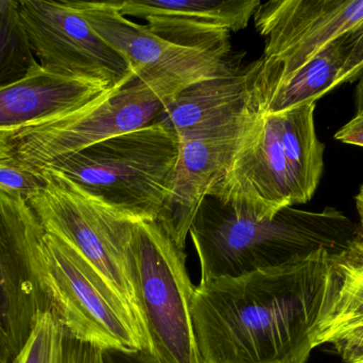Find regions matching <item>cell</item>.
I'll use <instances>...</instances> for the list:
<instances>
[{
    "mask_svg": "<svg viewBox=\"0 0 363 363\" xmlns=\"http://www.w3.org/2000/svg\"><path fill=\"white\" fill-rule=\"evenodd\" d=\"M363 255L320 249L304 259L200 283L191 300L203 363H306Z\"/></svg>",
    "mask_w": 363,
    "mask_h": 363,
    "instance_id": "1",
    "label": "cell"
},
{
    "mask_svg": "<svg viewBox=\"0 0 363 363\" xmlns=\"http://www.w3.org/2000/svg\"><path fill=\"white\" fill-rule=\"evenodd\" d=\"M189 234L205 283L277 268L320 249L345 255L357 240L358 227L330 207L321 212L287 207L272 219H258L206 196Z\"/></svg>",
    "mask_w": 363,
    "mask_h": 363,
    "instance_id": "2",
    "label": "cell"
},
{
    "mask_svg": "<svg viewBox=\"0 0 363 363\" xmlns=\"http://www.w3.org/2000/svg\"><path fill=\"white\" fill-rule=\"evenodd\" d=\"M179 146L172 130L153 123L86 147L46 170L61 173L127 219L157 221L169 193Z\"/></svg>",
    "mask_w": 363,
    "mask_h": 363,
    "instance_id": "3",
    "label": "cell"
},
{
    "mask_svg": "<svg viewBox=\"0 0 363 363\" xmlns=\"http://www.w3.org/2000/svg\"><path fill=\"white\" fill-rule=\"evenodd\" d=\"M127 261L146 354L157 363H203L192 325L196 288L186 270L184 249L157 221H138Z\"/></svg>",
    "mask_w": 363,
    "mask_h": 363,
    "instance_id": "4",
    "label": "cell"
},
{
    "mask_svg": "<svg viewBox=\"0 0 363 363\" xmlns=\"http://www.w3.org/2000/svg\"><path fill=\"white\" fill-rule=\"evenodd\" d=\"M45 232L23 198L0 190V363H11L38 317L53 310Z\"/></svg>",
    "mask_w": 363,
    "mask_h": 363,
    "instance_id": "5",
    "label": "cell"
},
{
    "mask_svg": "<svg viewBox=\"0 0 363 363\" xmlns=\"http://www.w3.org/2000/svg\"><path fill=\"white\" fill-rule=\"evenodd\" d=\"M45 258L53 310L72 334L106 351L146 353L138 318L81 254L46 232Z\"/></svg>",
    "mask_w": 363,
    "mask_h": 363,
    "instance_id": "6",
    "label": "cell"
},
{
    "mask_svg": "<svg viewBox=\"0 0 363 363\" xmlns=\"http://www.w3.org/2000/svg\"><path fill=\"white\" fill-rule=\"evenodd\" d=\"M44 174L46 187L28 204L45 232L81 254L138 320L127 261L135 222L98 202L61 173L46 170Z\"/></svg>",
    "mask_w": 363,
    "mask_h": 363,
    "instance_id": "7",
    "label": "cell"
},
{
    "mask_svg": "<svg viewBox=\"0 0 363 363\" xmlns=\"http://www.w3.org/2000/svg\"><path fill=\"white\" fill-rule=\"evenodd\" d=\"M264 38L254 61L252 100L313 61L363 21V0H270L253 16Z\"/></svg>",
    "mask_w": 363,
    "mask_h": 363,
    "instance_id": "8",
    "label": "cell"
},
{
    "mask_svg": "<svg viewBox=\"0 0 363 363\" xmlns=\"http://www.w3.org/2000/svg\"><path fill=\"white\" fill-rule=\"evenodd\" d=\"M67 2L165 104L194 83L236 70L228 59L230 49L194 48L170 42L147 25L121 15L110 1Z\"/></svg>",
    "mask_w": 363,
    "mask_h": 363,
    "instance_id": "9",
    "label": "cell"
},
{
    "mask_svg": "<svg viewBox=\"0 0 363 363\" xmlns=\"http://www.w3.org/2000/svg\"><path fill=\"white\" fill-rule=\"evenodd\" d=\"M164 106L152 89L135 79L57 121L18 132L14 153L43 173L86 147L152 125Z\"/></svg>",
    "mask_w": 363,
    "mask_h": 363,
    "instance_id": "10",
    "label": "cell"
},
{
    "mask_svg": "<svg viewBox=\"0 0 363 363\" xmlns=\"http://www.w3.org/2000/svg\"><path fill=\"white\" fill-rule=\"evenodd\" d=\"M19 13L34 57L44 70L121 89L136 76L67 0H21Z\"/></svg>",
    "mask_w": 363,
    "mask_h": 363,
    "instance_id": "11",
    "label": "cell"
},
{
    "mask_svg": "<svg viewBox=\"0 0 363 363\" xmlns=\"http://www.w3.org/2000/svg\"><path fill=\"white\" fill-rule=\"evenodd\" d=\"M165 40L201 49H230V32L245 29L260 0H111Z\"/></svg>",
    "mask_w": 363,
    "mask_h": 363,
    "instance_id": "12",
    "label": "cell"
},
{
    "mask_svg": "<svg viewBox=\"0 0 363 363\" xmlns=\"http://www.w3.org/2000/svg\"><path fill=\"white\" fill-rule=\"evenodd\" d=\"M254 62L245 70L194 83L164 106L155 123L179 141L223 138L240 134L254 112Z\"/></svg>",
    "mask_w": 363,
    "mask_h": 363,
    "instance_id": "13",
    "label": "cell"
},
{
    "mask_svg": "<svg viewBox=\"0 0 363 363\" xmlns=\"http://www.w3.org/2000/svg\"><path fill=\"white\" fill-rule=\"evenodd\" d=\"M239 134L180 141L169 193L157 222L181 249L203 200L228 168Z\"/></svg>",
    "mask_w": 363,
    "mask_h": 363,
    "instance_id": "14",
    "label": "cell"
},
{
    "mask_svg": "<svg viewBox=\"0 0 363 363\" xmlns=\"http://www.w3.org/2000/svg\"><path fill=\"white\" fill-rule=\"evenodd\" d=\"M113 91L94 81L53 74L42 66L0 87V130L46 125Z\"/></svg>",
    "mask_w": 363,
    "mask_h": 363,
    "instance_id": "15",
    "label": "cell"
},
{
    "mask_svg": "<svg viewBox=\"0 0 363 363\" xmlns=\"http://www.w3.org/2000/svg\"><path fill=\"white\" fill-rule=\"evenodd\" d=\"M350 49V32L335 40L313 61L279 85L253 98L256 112L275 113L313 104L339 87Z\"/></svg>",
    "mask_w": 363,
    "mask_h": 363,
    "instance_id": "16",
    "label": "cell"
},
{
    "mask_svg": "<svg viewBox=\"0 0 363 363\" xmlns=\"http://www.w3.org/2000/svg\"><path fill=\"white\" fill-rule=\"evenodd\" d=\"M315 102L281 111L294 206L313 198L323 175L324 145L315 132Z\"/></svg>",
    "mask_w": 363,
    "mask_h": 363,
    "instance_id": "17",
    "label": "cell"
},
{
    "mask_svg": "<svg viewBox=\"0 0 363 363\" xmlns=\"http://www.w3.org/2000/svg\"><path fill=\"white\" fill-rule=\"evenodd\" d=\"M11 363H110L108 351L72 334L55 310L38 317L27 342Z\"/></svg>",
    "mask_w": 363,
    "mask_h": 363,
    "instance_id": "18",
    "label": "cell"
},
{
    "mask_svg": "<svg viewBox=\"0 0 363 363\" xmlns=\"http://www.w3.org/2000/svg\"><path fill=\"white\" fill-rule=\"evenodd\" d=\"M21 23L19 2L0 0V87L40 67Z\"/></svg>",
    "mask_w": 363,
    "mask_h": 363,
    "instance_id": "19",
    "label": "cell"
},
{
    "mask_svg": "<svg viewBox=\"0 0 363 363\" xmlns=\"http://www.w3.org/2000/svg\"><path fill=\"white\" fill-rule=\"evenodd\" d=\"M363 326V258L343 286L332 315L320 326L315 347L333 343L341 335Z\"/></svg>",
    "mask_w": 363,
    "mask_h": 363,
    "instance_id": "20",
    "label": "cell"
},
{
    "mask_svg": "<svg viewBox=\"0 0 363 363\" xmlns=\"http://www.w3.org/2000/svg\"><path fill=\"white\" fill-rule=\"evenodd\" d=\"M44 172H38L13 153L0 161V190L29 202L46 187Z\"/></svg>",
    "mask_w": 363,
    "mask_h": 363,
    "instance_id": "21",
    "label": "cell"
},
{
    "mask_svg": "<svg viewBox=\"0 0 363 363\" xmlns=\"http://www.w3.org/2000/svg\"><path fill=\"white\" fill-rule=\"evenodd\" d=\"M363 74V21L350 31V49L339 76V85L353 82Z\"/></svg>",
    "mask_w": 363,
    "mask_h": 363,
    "instance_id": "22",
    "label": "cell"
},
{
    "mask_svg": "<svg viewBox=\"0 0 363 363\" xmlns=\"http://www.w3.org/2000/svg\"><path fill=\"white\" fill-rule=\"evenodd\" d=\"M345 363H363V326L341 335L332 343Z\"/></svg>",
    "mask_w": 363,
    "mask_h": 363,
    "instance_id": "23",
    "label": "cell"
},
{
    "mask_svg": "<svg viewBox=\"0 0 363 363\" xmlns=\"http://www.w3.org/2000/svg\"><path fill=\"white\" fill-rule=\"evenodd\" d=\"M335 139L347 144L363 147V115H355L335 134Z\"/></svg>",
    "mask_w": 363,
    "mask_h": 363,
    "instance_id": "24",
    "label": "cell"
},
{
    "mask_svg": "<svg viewBox=\"0 0 363 363\" xmlns=\"http://www.w3.org/2000/svg\"><path fill=\"white\" fill-rule=\"evenodd\" d=\"M110 363H157L148 354L123 353V352L108 351Z\"/></svg>",
    "mask_w": 363,
    "mask_h": 363,
    "instance_id": "25",
    "label": "cell"
},
{
    "mask_svg": "<svg viewBox=\"0 0 363 363\" xmlns=\"http://www.w3.org/2000/svg\"><path fill=\"white\" fill-rule=\"evenodd\" d=\"M18 131L0 130V161L14 153V139Z\"/></svg>",
    "mask_w": 363,
    "mask_h": 363,
    "instance_id": "26",
    "label": "cell"
},
{
    "mask_svg": "<svg viewBox=\"0 0 363 363\" xmlns=\"http://www.w3.org/2000/svg\"><path fill=\"white\" fill-rule=\"evenodd\" d=\"M356 208L359 215L360 225L358 227V237L356 240V247L363 253V185L359 189L357 195L355 196Z\"/></svg>",
    "mask_w": 363,
    "mask_h": 363,
    "instance_id": "27",
    "label": "cell"
},
{
    "mask_svg": "<svg viewBox=\"0 0 363 363\" xmlns=\"http://www.w3.org/2000/svg\"><path fill=\"white\" fill-rule=\"evenodd\" d=\"M363 115V74L359 77V82L356 87V114Z\"/></svg>",
    "mask_w": 363,
    "mask_h": 363,
    "instance_id": "28",
    "label": "cell"
}]
</instances>
